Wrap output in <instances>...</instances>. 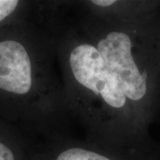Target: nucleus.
<instances>
[{
    "label": "nucleus",
    "mask_w": 160,
    "mask_h": 160,
    "mask_svg": "<svg viewBox=\"0 0 160 160\" xmlns=\"http://www.w3.org/2000/svg\"><path fill=\"white\" fill-rule=\"evenodd\" d=\"M52 160H126L114 153L97 151L80 146H71L62 150Z\"/></svg>",
    "instance_id": "nucleus-4"
},
{
    "label": "nucleus",
    "mask_w": 160,
    "mask_h": 160,
    "mask_svg": "<svg viewBox=\"0 0 160 160\" xmlns=\"http://www.w3.org/2000/svg\"><path fill=\"white\" fill-rule=\"evenodd\" d=\"M132 45L125 32L112 31L99 40L97 48L128 100L139 102L146 97L148 86L147 75L133 57Z\"/></svg>",
    "instance_id": "nucleus-1"
},
{
    "label": "nucleus",
    "mask_w": 160,
    "mask_h": 160,
    "mask_svg": "<svg viewBox=\"0 0 160 160\" xmlns=\"http://www.w3.org/2000/svg\"><path fill=\"white\" fill-rule=\"evenodd\" d=\"M18 3L17 0H0V22L13 13Z\"/></svg>",
    "instance_id": "nucleus-5"
},
{
    "label": "nucleus",
    "mask_w": 160,
    "mask_h": 160,
    "mask_svg": "<svg viewBox=\"0 0 160 160\" xmlns=\"http://www.w3.org/2000/svg\"><path fill=\"white\" fill-rule=\"evenodd\" d=\"M91 2L96 5L99 6V7L106 8L113 5L115 2H117V1H114V0H93V1H91Z\"/></svg>",
    "instance_id": "nucleus-7"
},
{
    "label": "nucleus",
    "mask_w": 160,
    "mask_h": 160,
    "mask_svg": "<svg viewBox=\"0 0 160 160\" xmlns=\"http://www.w3.org/2000/svg\"><path fill=\"white\" fill-rule=\"evenodd\" d=\"M32 85L31 60L22 45L13 40L0 42V89L25 94Z\"/></svg>",
    "instance_id": "nucleus-3"
},
{
    "label": "nucleus",
    "mask_w": 160,
    "mask_h": 160,
    "mask_svg": "<svg viewBox=\"0 0 160 160\" xmlns=\"http://www.w3.org/2000/svg\"><path fill=\"white\" fill-rule=\"evenodd\" d=\"M0 160H18L14 150L2 140H0Z\"/></svg>",
    "instance_id": "nucleus-6"
},
{
    "label": "nucleus",
    "mask_w": 160,
    "mask_h": 160,
    "mask_svg": "<svg viewBox=\"0 0 160 160\" xmlns=\"http://www.w3.org/2000/svg\"><path fill=\"white\" fill-rule=\"evenodd\" d=\"M70 65L78 82L100 96L108 105L116 110L125 107L128 100L107 69L97 47L89 44L77 46L70 56Z\"/></svg>",
    "instance_id": "nucleus-2"
}]
</instances>
